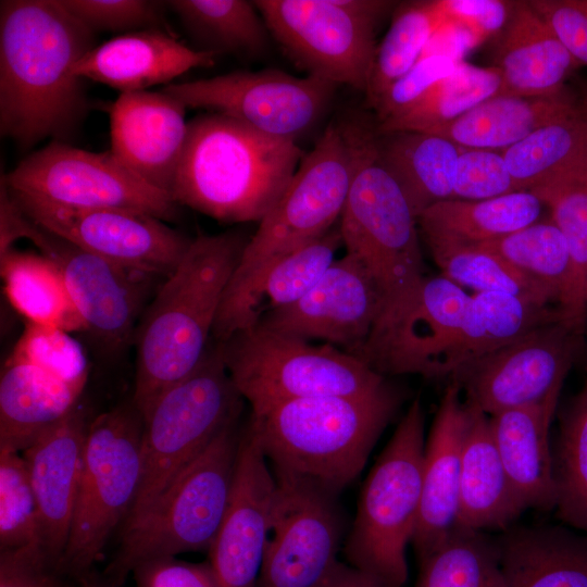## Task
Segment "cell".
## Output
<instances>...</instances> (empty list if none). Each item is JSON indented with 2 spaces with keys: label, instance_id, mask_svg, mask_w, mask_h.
<instances>
[{
  "label": "cell",
  "instance_id": "6da1fadb",
  "mask_svg": "<svg viewBox=\"0 0 587 587\" xmlns=\"http://www.w3.org/2000/svg\"><path fill=\"white\" fill-rule=\"evenodd\" d=\"M95 47V33L62 0L0 2V132L22 149L65 142L89 103L73 66Z\"/></svg>",
  "mask_w": 587,
  "mask_h": 587
},
{
  "label": "cell",
  "instance_id": "7a4b0ae2",
  "mask_svg": "<svg viewBox=\"0 0 587 587\" xmlns=\"http://www.w3.org/2000/svg\"><path fill=\"white\" fill-rule=\"evenodd\" d=\"M242 233L200 235L164 278L135 330L133 402L143 415L190 375L209 348L227 285L248 242Z\"/></svg>",
  "mask_w": 587,
  "mask_h": 587
},
{
  "label": "cell",
  "instance_id": "3957f363",
  "mask_svg": "<svg viewBox=\"0 0 587 587\" xmlns=\"http://www.w3.org/2000/svg\"><path fill=\"white\" fill-rule=\"evenodd\" d=\"M401 401L387 383L365 396L299 399L250 415L246 426L275 478L337 497L361 473Z\"/></svg>",
  "mask_w": 587,
  "mask_h": 587
},
{
  "label": "cell",
  "instance_id": "277c9868",
  "mask_svg": "<svg viewBox=\"0 0 587 587\" xmlns=\"http://www.w3.org/2000/svg\"><path fill=\"white\" fill-rule=\"evenodd\" d=\"M305 153L295 140L263 134L221 113L188 122L172 199L225 223L260 222Z\"/></svg>",
  "mask_w": 587,
  "mask_h": 587
},
{
  "label": "cell",
  "instance_id": "5b68a950",
  "mask_svg": "<svg viewBox=\"0 0 587 587\" xmlns=\"http://www.w3.org/2000/svg\"><path fill=\"white\" fill-rule=\"evenodd\" d=\"M374 140V124L361 120L334 121L325 128L249 238L221 307L236 299L272 263L336 226Z\"/></svg>",
  "mask_w": 587,
  "mask_h": 587
},
{
  "label": "cell",
  "instance_id": "8992f818",
  "mask_svg": "<svg viewBox=\"0 0 587 587\" xmlns=\"http://www.w3.org/2000/svg\"><path fill=\"white\" fill-rule=\"evenodd\" d=\"M241 433L238 417L171 482L155 502L122 532L117 553L102 576L121 587L142 561L182 552H209L225 516Z\"/></svg>",
  "mask_w": 587,
  "mask_h": 587
},
{
  "label": "cell",
  "instance_id": "52a82bcc",
  "mask_svg": "<svg viewBox=\"0 0 587 587\" xmlns=\"http://www.w3.org/2000/svg\"><path fill=\"white\" fill-rule=\"evenodd\" d=\"M425 414L415 399L369 473L344 553L347 563L384 587H403L405 550L419 521Z\"/></svg>",
  "mask_w": 587,
  "mask_h": 587
},
{
  "label": "cell",
  "instance_id": "ba28073f",
  "mask_svg": "<svg viewBox=\"0 0 587 587\" xmlns=\"http://www.w3.org/2000/svg\"><path fill=\"white\" fill-rule=\"evenodd\" d=\"M220 346L232 383L252 414L299 399L371 395L387 384L385 376L344 350L260 325L235 333Z\"/></svg>",
  "mask_w": 587,
  "mask_h": 587
},
{
  "label": "cell",
  "instance_id": "9c48e42d",
  "mask_svg": "<svg viewBox=\"0 0 587 587\" xmlns=\"http://www.w3.org/2000/svg\"><path fill=\"white\" fill-rule=\"evenodd\" d=\"M241 399L217 341L190 375L157 398L142 415L140 483L123 529L145 514L227 423L239 417Z\"/></svg>",
  "mask_w": 587,
  "mask_h": 587
},
{
  "label": "cell",
  "instance_id": "30bf717a",
  "mask_svg": "<svg viewBox=\"0 0 587 587\" xmlns=\"http://www.w3.org/2000/svg\"><path fill=\"white\" fill-rule=\"evenodd\" d=\"M143 417L133 401L89 423L83 471L60 572L79 583L92 574L109 537L125 523L141 474Z\"/></svg>",
  "mask_w": 587,
  "mask_h": 587
},
{
  "label": "cell",
  "instance_id": "8fae6325",
  "mask_svg": "<svg viewBox=\"0 0 587 587\" xmlns=\"http://www.w3.org/2000/svg\"><path fill=\"white\" fill-rule=\"evenodd\" d=\"M338 226L346 253L363 265L378 290L377 320L391 313L426 274L417 218L377 163L375 140L357 171Z\"/></svg>",
  "mask_w": 587,
  "mask_h": 587
},
{
  "label": "cell",
  "instance_id": "7c38bea8",
  "mask_svg": "<svg viewBox=\"0 0 587 587\" xmlns=\"http://www.w3.org/2000/svg\"><path fill=\"white\" fill-rule=\"evenodd\" d=\"M270 35L308 75L365 92L383 0H255Z\"/></svg>",
  "mask_w": 587,
  "mask_h": 587
},
{
  "label": "cell",
  "instance_id": "4fadbf2b",
  "mask_svg": "<svg viewBox=\"0 0 587 587\" xmlns=\"http://www.w3.org/2000/svg\"><path fill=\"white\" fill-rule=\"evenodd\" d=\"M26 238L60 270L87 332L108 354L133 342L148 285L155 277L87 251L28 218L15 200L0 202V253Z\"/></svg>",
  "mask_w": 587,
  "mask_h": 587
},
{
  "label": "cell",
  "instance_id": "5bb4252c",
  "mask_svg": "<svg viewBox=\"0 0 587 587\" xmlns=\"http://www.w3.org/2000/svg\"><path fill=\"white\" fill-rule=\"evenodd\" d=\"M10 190L79 209L113 208L170 222L177 205L121 163L109 150L92 152L51 141L3 177Z\"/></svg>",
  "mask_w": 587,
  "mask_h": 587
},
{
  "label": "cell",
  "instance_id": "9a60e30c",
  "mask_svg": "<svg viewBox=\"0 0 587 587\" xmlns=\"http://www.w3.org/2000/svg\"><path fill=\"white\" fill-rule=\"evenodd\" d=\"M584 326L572 319L542 324L460 367L449 379L465 402L489 416L541 402L561 390Z\"/></svg>",
  "mask_w": 587,
  "mask_h": 587
},
{
  "label": "cell",
  "instance_id": "2e32d148",
  "mask_svg": "<svg viewBox=\"0 0 587 587\" xmlns=\"http://www.w3.org/2000/svg\"><path fill=\"white\" fill-rule=\"evenodd\" d=\"M335 87L313 75L262 70L171 83L161 90L187 108L225 114L263 134L296 141L323 116Z\"/></svg>",
  "mask_w": 587,
  "mask_h": 587
},
{
  "label": "cell",
  "instance_id": "e0dca14e",
  "mask_svg": "<svg viewBox=\"0 0 587 587\" xmlns=\"http://www.w3.org/2000/svg\"><path fill=\"white\" fill-rule=\"evenodd\" d=\"M10 193L23 213L42 228L111 262L155 278L167 277L191 242L164 221L149 214L113 208H70L23 192L10 190Z\"/></svg>",
  "mask_w": 587,
  "mask_h": 587
},
{
  "label": "cell",
  "instance_id": "ac0fdd59",
  "mask_svg": "<svg viewBox=\"0 0 587 587\" xmlns=\"http://www.w3.org/2000/svg\"><path fill=\"white\" fill-rule=\"evenodd\" d=\"M470 297L442 275H426L398 309L375 322L357 358L383 376L438 378Z\"/></svg>",
  "mask_w": 587,
  "mask_h": 587
},
{
  "label": "cell",
  "instance_id": "d6986e66",
  "mask_svg": "<svg viewBox=\"0 0 587 587\" xmlns=\"http://www.w3.org/2000/svg\"><path fill=\"white\" fill-rule=\"evenodd\" d=\"M275 479L255 587H314L338 561L344 526L336 498L302 483Z\"/></svg>",
  "mask_w": 587,
  "mask_h": 587
},
{
  "label": "cell",
  "instance_id": "ffe728a7",
  "mask_svg": "<svg viewBox=\"0 0 587 587\" xmlns=\"http://www.w3.org/2000/svg\"><path fill=\"white\" fill-rule=\"evenodd\" d=\"M379 311L373 279L346 253L298 301L267 313L255 325L305 341L321 340L357 357Z\"/></svg>",
  "mask_w": 587,
  "mask_h": 587
},
{
  "label": "cell",
  "instance_id": "44dd1931",
  "mask_svg": "<svg viewBox=\"0 0 587 587\" xmlns=\"http://www.w3.org/2000/svg\"><path fill=\"white\" fill-rule=\"evenodd\" d=\"M275 492V476L246 427L241 433L229 503L208 552L221 587L257 586Z\"/></svg>",
  "mask_w": 587,
  "mask_h": 587
},
{
  "label": "cell",
  "instance_id": "7402d4cb",
  "mask_svg": "<svg viewBox=\"0 0 587 587\" xmlns=\"http://www.w3.org/2000/svg\"><path fill=\"white\" fill-rule=\"evenodd\" d=\"M186 109L163 90L123 92L110 108V151L170 197L187 137Z\"/></svg>",
  "mask_w": 587,
  "mask_h": 587
},
{
  "label": "cell",
  "instance_id": "603a6c76",
  "mask_svg": "<svg viewBox=\"0 0 587 587\" xmlns=\"http://www.w3.org/2000/svg\"><path fill=\"white\" fill-rule=\"evenodd\" d=\"M89 424L82 405L24 450L38 510V545L55 564L67 544Z\"/></svg>",
  "mask_w": 587,
  "mask_h": 587
},
{
  "label": "cell",
  "instance_id": "cb8c5ba5",
  "mask_svg": "<svg viewBox=\"0 0 587 587\" xmlns=\"http://www.w3.org/2000/svg\"><path fill=\"white\" fill-rule=\"evenodd\" d=\"M216 53L190 48L162 28L118 35L95 46L73 66L80 79H90L123 92L168 85L185 72L215 64Z\"/></svg>",
  "mask_w": 587,
  "mask_h": 587
},
{
  "label": "cell",
  "instance_id": "d4e9b609",
  "mask_svg": "<svg viewBox=\"0 0 587 587\" xmlns=\"http://www.w3.org/2000/svg\"><path fill=\"white\" fill-rule=\"evenodd\" d=\"M461 394L450 382L425 444L421 507L411 542L417 558L430 551L458 526L461 457L467 420Z\"/></svg>",
  "mask_w": 587,
  "mask_h": 587
},
{
  "label": "cell",
  "instance_id": "484cf974",
  "mask_svg": "<svg viewBox=\"0 0 587 587\" xmlns=\"http://www.w3.org/2000/svg\"><path fill=\"white\" fill-rule=\"evenodd\" d=\"M492 65L501 75L502 96H549L563 91L580 67L528 1H511L496 35Z\"/></svg>",
  "mask_w": 587,
  "mask_h": 587
},
{
  "label": "cell",
  "instance_id": "4316f807",
  "mask_svg": "<svg viewBox=\"0 0 587 587\" xmlns=\"http://www.w3.org/2000/svg\"><path fill=\"white\" fill-rule=\"evenodd\" d=\"M339 226L266 267L236 299L220 308L212 337L222 342L254 326L267 313L303 297L336 260Z\"/></svg>",
  "mask_w": 587,
  "mask_h": 587
},
{
  "label": "cell",
  "instance_id": "83f0119b",
  "mask_svg": "<svg viewBox=\"0 0 587 587\" xmlns=\"http://www.w3.org/2000/svg\"><path fill=\"white\" fill-rule=\"evenodd\" d=\"M561 390L544 401L490 417L501 461L523 508L554 509L557 489L549 428Z\"/></svg>",
  "mask_w": 587,
  "mask_h": 587
},
{
  "label": "cell",
  "instance_id": "f1b7e54d",
  "mask_svg": "<svg viewBox=\"0 0 587 587\" xmlns=\"http://www.w3.org/2000/svg\"><path fill=\"white\" fill-rule=\"evenodd\" d=\"M465 405L458 525L480 532L507 530L525 509L501 461L489 415L471 403Z\"/></svg>",
  "mask_w": 587,
  "mask_h": 587
},
{
  "label": "cell",
  "instance_id": "f546056e",
  "mask_svg": "<svg viewBox=\"0 0 587 587\" xmlns=\"http://www.w3.org/2000/svg\"><path fill=\"white\" fill-rule=\"evenodd\" d=\"M496 540L507 587H587V534L529 526Z\"/></svg>",
  "mask_w": 587,
  "mask_h": 587
},
{
  "label": "cell",
  "instance_id": "4dcf8cb0",
  "mask_svg": "<svg viewBox=\"0 0 587 587\" xmlns=\"http://www.w3.org/2000/svg\"><path fill=\"white\" fill-rule=\"evenodd\" d=\"M84 388L8 358L0 377V450L24 451L79 404Z\"/></svg>",
  "mask_w": 587,
  "mask_h": 587
},
{
  "label": "cell",
  "instance_id": "1f68e13d",
  "mask_svg": "<svg viewBox=\"0 0 587 587\" xmlns=\"http://www.w3.org/2000/svg\"><path fill=\"white\" fill-rule=\"evenodd\" d=\"M577 111L567 87L549 96H492L429 133L462 148L504 150L538 128Z\"/></svg>",
  "mask_w": 587,
  "mask_h": 587
},
{
  "label": "cell",
  "instance_id": "d6a6232c",
  "mask_svg": "<svg viewBox=\"0 0 587 587\" xmlns=\"http://www.w3.org/2000/svg\"><path fill=\"white\" fill-rule=\"evenodd\" d=\"M570 319L560 309L501 292L471 295L461 324L446 349L438 378L510 344L542 324ZM573 320V319H572Z\"/></svg>",
  "mask_w": 587,
  "mask_h": 587
},
{
  "label": "cell",
  "instance_id": "836d02e7",
  "mask_svg": "<svg viewBox=\"0 0 587 587\" xmlns=\"http://www.w3.org/2000/svg\"><path fill=\"white\" fill-rule=\"evenodd\" d=\"M377 163L392 177L416 218L429 207L453 200L460 147L421 132H375Z\"/></svg>",
  "mask_w": 587,
  "mask_h": 587
},
{
  "label": "cell",
  "instance_id": "e575fe53",
  "mask_svg": "<svg viewBox=\"0 0 587 587\" xmlns=\"http://www.w3.org/2000/svg\"><path fill=\"white\" fill-rule=\"evenodd\" d=\"M478 245L500 254L548 287L557 297L561 311L570 319L586 322L587 296L567 243L550 218Z\"/></svg>",
  "mask_w": 587,
  "mask_h": 587
},
{
  "label": "cell",
  "instance_id": "d590c367",
  "mask_svg": "<svg viewBox=\"0 0 587 587\" xmlns=\"http://www.w3.org/2000/svg\"><path fill=\"white\" fill-rule=\"evenodd\" d=\"M542 205L530 191L483 200H448L426 209L417 225L422 237L483 243L536 223Z\"/></svg>",
  "mask_w": 587,
  "mask_h": 587
},
{
  "label": "cell",
  "instance_id": "8d00e7d4",
  "mask_svg": "<svg viewBox=\"0 0 587 587\" xmlns=\"http://www.w3.org/2000/svg\"><path fill=\"white\" fill-rule=\"evenodd\" d=\"M0 273L5 297L27 323L68 333L87 332L63 276L51 260L11 248L0 254Z\"/></svg>",
  "mask_w": 587,
  "mask_h": 587
},
{
  "label": "cell",
  "instance_id": "74e56055",
  "mask_svg": "<svg viewBox=\"0 0 587 587\" xmlns=\"http://www.w3.org/2000/svg\"><path fill=\"white\" fill-rule=\"evenodd\" d=\"M444 277L475 292H501L555 307L554 294L500 254L478 243L423 237ZM561 310V309H560Z\"/></svg>",
  "mask_w": 587,
  "mask_h": 587
},
{
  "label": "cell",
  "instance_id": "f35d334b",
  "mask_svg": "<svg viewBox=\"0 0 587 587\" xmlns=\"http://www.w3.org/2000/svg\"><path fill=\"white\" fill-rule=\"evenodd\" d=\"M166 4L200 50L257 58L268 47L270 32L252 1L171 0Z\"/></svg>",
  "mask_w": 587,
  "mask_h": 587
},
{
  "label": "cell",
  "instance_id": "ab89813d",
  "mask_svg": "<svg viewBox=\"0 0 587 587\" xmlns=\"http://www.w3.org/2000/svg\"><path fill=\"white\" fill-rule=\"evenodd\" d=\"M517 191L587 166V124L578 113L551 122L501 150Z\"/></svg>",
  "mask_w": 587,
  "mask_h": 587
},
{
  "label": "cell",
  "instance_id": "60d3db41",
  "mask_svg": "<svg viewBox=\"0 0 587 587\" xmlns=\"http://www.w3.org/2000/svg\"><path fill=\"white\" fill-rule=\"evenodd\" d=\"M416 587H507L496 538L457 526L417 558Z\"/></svg>",
  "mask_w": 587,
  "mask_h": 587
},
{
  "label": "cell",
  "instance_id": "b9f144b4",
  "mask_svg": "<svg viewBox=\"0 0 587 587\" xmlns=\"http://www.w3.org/2000/svg\"><path fill=\"white\" fill-rule=\"evenodd\" d=\"M500 87L501 75L497 67H480L462 61L404 113L385 123L374 124L375 132L429 133L498 95Z\"/></svg>",
  "mask_w": 587,
  "mask_h": 587
},
{
  "label": "cell",
  "instance_id": "7bdbcfd3",
  "mask_svg": "<svg viewBox=\"0 0 587 587\" xmlns=\"http://www.w3.org/2000/svg\"><path fill=\"white\" fill-rule=\"evenodd\" d=\"M445 20L439 0L397 3L391 24L376 47L364 92L371 109L422 58L428 41Z\"/></svg>",
  "mask_w": 587,
  "mask_h": 587
},
{
  "label": "cell",
  "instance_id": "ee69618b",
  "mask_svg": "<svg viewBox=\"0 0 587 587\" xmlns=\"http://www.w3.org/2000/svg\"><path fill=\"white\" fill-rule=\"evenodd\" d=\"M553 470L557 516L587 534V376L561 414Z\"/></svg>",
  "mask_w": 587,
  "mask_h": 587
},
{
  "label": "cell",
  "instance_id": "f6af8a7d",
  "mask_svg": "<svg viewBox=\"0 0 587 587\" xmlns=\"http://www.w3.org/2000/svg\"><path fill=\"white\" fill-rule=\"evenodd\" d=\"M528 191L548 207L587 296V166L551 177Z\"/></svg>",
  "mask_w": 587,
  "mask_h": 587
},
{
  "label": "cell",
  "instance_id": "bcb514c9",
  "mask_svg": "<svg viewBox=\"0 0 587 587\" xmlns=\"http://www.w3.org/2000/svg\"><path fill=\"white\" fill-rule=\"evenodd\" d=\"M38 545V510L25 460L0 450L1 550Z\"/></svg>",
  "mask_w": 587,
  "mask_h": 587
},
{
  "label": "cell",
  "instance_id": "7dc6e473",
  "mask_svg": "<svg viewBox=\"0 0 587 587\" xmlns=\"http://www.w3.org/2000/svg\"><path fill=\"white\" fill-rule=\"evenodd\" d=\"M9 359L24 362L67 383L85 386L88 361L82 345L71 333L27 323Z\"/></svg>",
  "mask_w": 587,
  "mask_h": 587
},
{
  "label": "cell",
  "instance_id": "c3c4849f",
  "mask_svg": "<svg viewBox=\"0 0 587 587\" xmlns=\"http://www.w3.org/2000/svg\"><path fill=\"white\" fill-rule=\"evenodd\" d=\"M90 30L127 34L161 28L162 2L151 0H62Z\"/></svg>",
  "mask_w": 587,
  "mask_h": 587
},
{
  "label": "cell",
  "instance_id": "681fc988",
  "mask_svg": "<svg viewBox=\"0 0 587 587\" xmlns=\"http://www.w3.org/2000/svg\"><path fill=\"white\" fill-rule=\"evenodd\" d=\"M514 191L501 151L460 147L453 200H483Z\"/></svg>",
  "mask_w": 587,
  "mask_h": 587
},
{
  "label": "cell",
  "instance_id": "f907efd6",
  "mask_svg": "<svg viewBox=\"0 0 587 587\" xmlns=\"http://www.w3.org/2000/svg\"><path fill=\"white\" fill-rule=\"evenodd\" d=\"M459 63L445 55L421 58L384 92L372 108L375 112V125L404 113L439 80L450 75Z\"/></svg>",
  "mask_w": 587,
  "mask_h": 587
},
{
  "label": "cell",
  "instance_id": "816d5d0a",
  "mask_svg": "<svg viewBox=\"0 0 587 587\" xmlns=\"http://www.w3.org/2000/svg\"><path fill=\"white\" fill-rule=\"evenodd\" d=\"M37 544L1 550L0 587H77Z\"/></svg>",
  "mask_w": 587,
  "mask_h": 587
},
{
  "label": "cell",
  "instance_id": "f5cc1de1",
  "mask_svg": "<svg viewBox=\"0 0 587 587\" xmlns=\"http://www.w3.org/2000/svg\"><path fill=\"white\" fill-rule=\"evenodd\" d=\"M570 54L587 65V0H529Z\"/></svg>",
  "mask_w": 587,
  "mask_h": 587
},
{
  "label": "cell",
  "instance_id": "db71d44e",
  "mask_svg": "<svg viewBox=\"0 0 587 587\" xmlns=\"http://www.w3.org/2000/svg\"><path fill=\"white\" fill-rule=\"evenodd\" d=\"M137 587H221L211 563L175 557L146 560L133 570Z\"/></svg>",
  "mask_w": 587,
  "mask_h": 587
},
{
  "label": "cell",
  "instance_id": "11a10c76",
  "mask_svg": "<svg viewBox=\"0 0 587 587\" xmlns=\"http://www.w3.org/2000/svg\"><path fill=\"white\" fill-rule=\"evenodd\" d=\"M510 2L502 0H439L445 18L461 23L480 41L496 36L505 25Z\"/></svg>",
  "mask_w": 587,
  "mask_h": 587
},
{
  "label": "cell",
  "instance_id": "9f6ffc18",
  "mask_svg": "<svg viewBox=\"0 0 587 587\" xmlns=\"http://www.w3.org/2000/svg\"><path fill=\"white\" fill-rule=\"evenodd\" d=\"M482 41L464 25L452 20H445L428 41L423 57L445 55L457 62Z\"/></svg>",
  "mask_w": 587,
  "mask_h": 587
},
{
  "label": "cell",
  "instance_id": "6f0895ef",
  "mask_svg": "<svg viewBox=\"0 0 587 587\" xmlns=\"http://www.w3.org/2000/svg\"><path fill=\"white\" fill-rule=\"evenodd\" d=\"M314 587H384L374 578L339 560Z\"/></svg>",
  "mask_w": 587,
  "mask_h": 587
},
{
  "label": "cell",
  "instance_id": "680465c9",
  "mask_svg": "<svg viewBox=\"0 0 587 587\" xmlns=\"http://www.w3.org/2000/svg\"><path fill=\"white\" fill-rule=\"evenodd\" d=\"M576 93V105L578 113L587 124V80L580 82L577 89H574Z\"/></svg>",
  "mask_w": 587,
  "mask_h": 587
},
{
  "label": "cell",
  "instance_id": "91938a15",
  "mask_svg": "<svg viewBox=\"0 0 587 587\" xmlns=\"http://www.w3.org/2000/svg\"><path fill=\"white\" fill-rule=\"evenodd\" d=\"M77 587H114L112 586L103 576H96L95 574L89 575L79 584Z\"/></svg>",
  "mask_w": 587,
  "mask_h": 587
}]
</instances>
